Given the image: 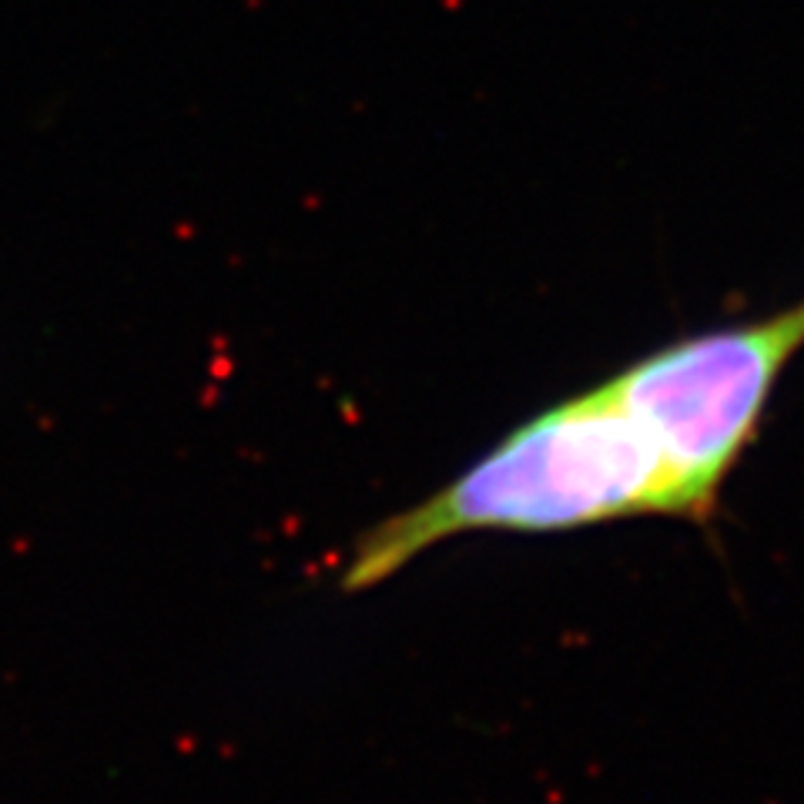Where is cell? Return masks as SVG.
Returning a JSON list of instances; mask_svg holds the SVG:
<instances>
[{"label": "cell", "instance_id": "obj_1", "mask_svg": "<svg viewBox=\"0 0 804 804\" xmlns=\"http://www.w3.org/2000/svg\"><path fill=\"white\" fill-rule=\"evenodd\" d=\"M627 517L690 519V506L661 449L603 382L517 426L449 486L366 533L342 587H375L473 530L557 533Z\"/></svg>", "mask_w": 804, "mask_h": 804}, {"label": "cell", "instance_id": "obj_2", "mask_svg": "<svg viewBox=\"0 0 804 804\" xmlns=\"http://www.w3.org/2000/svg\"><path fill=\"white\" fill-rule=\"evenodd\" d=\"M801 349L804 299L775 316L667 342L607 379L677 476L690 523L718 513L720 489Z\"/></svg>", "mask_w": 804, "mask_h": 804}]
</instances>
